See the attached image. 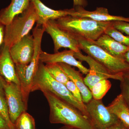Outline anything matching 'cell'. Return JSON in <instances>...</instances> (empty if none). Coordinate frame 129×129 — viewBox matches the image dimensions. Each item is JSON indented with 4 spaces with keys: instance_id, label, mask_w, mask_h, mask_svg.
<instances>
[{
    "instance_id": "cell-27",
    "label": "cell",
    "mask_w": 129,
    "mask_h": 129,
    "mask_svg": "<svg viewBox=\"0 0 129 129\" xmlns=\"http://www.w3.org/2000/svg\"><path fill=\"white\" fill-rule=\"evenodd\" d=\"M112 25L116 29L129 36V22L122 21H112Z\"/></svg>"
},
{
    "instance_id": "cell-16",
    "label": "cell",
    "mask_w": 129,
    "mask_h": 129,
    "mask_svg": "<svg viewBox=\"0 0 129 129\" xmlns=\"http://www.w3.org/2000/svg\"><path fill=\"white\" fill-rule=\"evenodd\" d=\"M62 69L67 75L70 80L72 81L80 91L84 104H86L92 99L91 92L88 86L86 85L80 72L77 71L72 66L64 63H60Z\"/></svg>"
},
{
    "instance_id": "cell-13",
    "label": "cell",
    "mask_w": 129,
    "mask_h": 129,
    "mask_svg": "<svg viewBox=\"0 0 129 129\" xmlns=\"http://www.w3.org/2000/svg\"><path fill=\"white\" fill-rule=\"evenodd\" d=\"M34 6L37 15V25L43 26L49 20H56L68 16H72L74 12V9L55 10L47 7L40 0H30Z\"/></svg>"
},
{
    "instance_id": "cell-21",
    "label": "cell",
    "mask_w": 129,
    "mask_h": 129,
    "mask_svg": "<svg viewBox=\"0 0 129 129\" xmlns=\"http://www.w3.org/2000/svg\"><path fill=\"white\" fill-rule=\"evenodd\" d=\"M112 84L108 79H104L96 83L90 89L93 99L102 100L111 88Z\"/></svg>"
},
{
    "instance_id": "cell-32",
    "label": "cell",
    "mask_w": 129,
    "mask_h": 129,
    "mask_svg": "<svg viewBox=\"0 0 129 129\" xmlns=\"http://www.w3.org/2000/svg\"><path fill=\"white\" fill-rule=\"evenodd\" d=\"M0 95L5 98V92H4V89H3V85L1 77H0Z\"/></svg>"
},
{
    "instance_id": "cell-10",
    "label": "cell",
    "mask_w": 129,
    "mask_h": 129,
    "mask_svg": "<svg viewBox=\"0 0 129 129\" xmlns=\"http://www.w3.org/2000/svg\"><path fill=\"white\" fill-rule=\"evenodd\" d=\"M42 26L45 32L50 35L53 40L54 53L58 52L62 48H68L75 52H80L78 40L60 28L55 20H49Z\"/></svg>"
},
{
    "instance_id": "cell-24",
    "label": "cell",
    "mask_w": 129,
    "mask_h": 129,
    "mask_svg": "<svg viewBox=\"0 0 129 129\" xmlns=\"http://www.w3.org/2000/svg\"><path fill=\"white\" fill-rule=\"evenodd\" d=\"M120 81V94L129 107V71L123 73V78Z\"/></svg>"
},
{
    "instance_id": "cell-26",
    "label": "cell",
    "mask_w": 129,
    "mask_h": 129,
    "mask_svg": "<svg viewBox=\"0 0 129 129\" xmlns=\"http://www.w3.org/2000/svg\"><path fill=\"white\" fill-rule=\"evenodd\" d=\"M68 89L72 93L73 95L81 104H84L83 103L82 96L79 89L71 80L68 81L65 85Z\"/></svg>"
},
{
    "instance_id": "cell-25",
    "label": "cell",
    "mask_w": 129,
    "mask_h": 129,
    "mask_svg": "<svg viewBox=\"0 0 129 129\" xmlns=\"http://www.w3.org/2000/svg\"><path fill=\"white\" fill-rule=\"evenodd\" d=\"M0 114L8 124L10 129H16L9 118V110L6 98L0 95Z\"/></svg>"
},
{
    "instance_id": "cell-12",
    "label": "cell",
    "mask_w": 129,
    "mask_h": 129,
    "mask_svg": "<svg viewBox=\"0 0 129 129\" xmlns=\"http://www.w3.org/2000/svg\"><path fill=\"white\" fill-rule=\"evenodd\" d=\"M75 52L72 50H64L54 53H49L42 51L40 56V61L43 63H64L76 67L83 74L86 75L89 69L82 64L81 61L78 60L74 56Z\"/></svg>"
},
{
    "instance_id": "cell-19",
    "label": "cell",
    "mask_w": 129,
    "mask_h": 129,
    "mask_svg": "<svg viewBox=\"0 0 129 129\" xmlns=\"http://www.w3.org/2000/svg\"><path fill=\"white\" fill-rule=\"evenodd\" d=\"M107 107L111 113L116 115L125 127L129 129V107L121 94Z\"/></svg>"
},
{
    "instance_id": "cell-31",
    "label": "cell",
    "mask_w": 129,
    "mask_h": 129,
    "mask_svg": "<svg viewBox=\"0 0 129 129\" xmlns=\"http://www.w3.org/2000/svg\"><path fill=\"white\" fill-rule=\"evenodd\" d=\"M107 129H125L123 125L121 122L112 125Z\"/></svg>"
},
{
    "instance_id": "cell-6",
    "label": "cell",
    "mask_w": 129,
    "mask_h": 129,
    "mask_svg": "<svg viewBox=\"0 0 129 129\" xmlns=\"http://www.w3.org/2000/svg\"><path fill=\"white\" fill-rule=\"evenodd\" d=\"M78 41L80 50L102 64L111 74H121L129 71V64L123 59L112 56L91 41L82 39Z\"/></svg>"
},
{
    "instance_id": "cell-15",
    "label": "cell",
    "mask_w": 129,
    "mask_h": 129,
    "mask_svg": "<svg viewBox=\"0 0 129 129\" xmlns=\"http://www.w3.org/2000/svg\"><path fill=\"white\" fill-rule=\"evenodd\" d=\"M74 8L75 11L72 16L89 18L100 22L122 21L129 22V18L111 15L105 8H97L95 10L91 11L86 10L82 7H75Z\"/></svg>"
},
{
    "instance_id": "cell-35",
    "label": "cell",
    "mask_w": 129,
    "mask_h": 129,
    "mask_svg": "<svg viewBox=\"0 0 129 129\" xmlns=\"http://www.w3.org/2000/svg\"><path fill=\"white\" fill-rule=\"evenodd\" d=\"M124 129H128V128H126V127H124Z\"/></svg>"
},
{
    "instance_id": "cell-17",
    "label": "cell",
    "mask_w": 129,
    "mask_h": 129,
    "mask_svg": "<svg viewBox=\"0 0 129 129\" xmlns=\"http://www.w3.org/2000/svg\"><path fill=\"white\" fill-rule=\"evenodd\" d=\"M91 42L112 56L123 59L125 53L129 50V47L120 44L105 33L96 40Z\"/></svg>"
},
{
    "instance_id": "cell-8",
    "label": "cell",
    "mask_w": 129,
    "mask_h": 129,
    "mask_svg": "<svg viewBox=\"0 0 129 129\" xmlns=\"http://www.w3.org/2000/svg\"><path fill=\"white\" fill-rule=\"evenodd\" d=\"M1 78L9 118L14 124L19 117L23 113L26 112L28 107L24 101L20 86L12 82H7L2 77Z\"/></svg>"
},
{
    "instance_id": "cell-29",
    "label": "cell",
    "mask_w": 129,
    "mask_h": 129,
    "mask_svg": "<svg viewBox=\"0 0 129 129\" xmlns=\"http://www.w3.org/2000/svg\"><path fill=\"white\" fill-rule=\"evenodd\" d=\"M74 7L80 6L84 8L88 5L86 0H73Z\"/></svg>"
},
{
    "instance_id": "cell-7",
    "label": "cell",
    "mask_w": 129,
    "mask_h": 129,
    "mask_svg": "<svg viewBox=\"0 0 129 129\" xmlns=\"http://www.w3.org/2000/svg\"><path fill=\"white\" fill-rule=\"evenodd\" d=\"M85 105L89 119L96 129H107L120 122L109 111L102 100L92 99Z\"/></svg>"
},
{
    "instance_id": "cell-5",
    "label": "cell",
    "mask_w": 129,
    "mask_h": 129,
    "mask_svg": "<svg viewBox=\"0 0 129 129\" xmlns=\"http://www.w3.org/2000/svg\"><path fill=\"white\" fill-rule=\"evenodd\" d=\"M38 19L34 6L30 2L27 9L14 18L9 24L5 25V45L10 48L29 34Z\"/></svg>"
},
{
    "instance_id": "cell-34",
    "label": "cell",
    "mask_w": 129,
    "mask_h": 129,
    "mask_svg": "<svg viewBox=\"0 0 129 129\" xmlns=\"http://www.w3.org/2000/svg\"><path fill=\"white\" fill-rule=\"evenodd\" d=\"M58 129H77L75 128H73V127H69V126H66V125H64L63 127L59 128Z\"/></svg>"
},
{
    "instance_id": "cell-28",
    "label": "cell",
    "mask_w": 129,
    "mask_h": 129,
    "mask_svg": "<svg viewBox=\"0 0 129 129\" xmlns=\"http://www.w3.org/2000/svg\"><path fill=\"white\" fill-rule=\"evenodd\" d=\"M5 25L0 22V52L5 45Z\"/></svg>"
},
{
    "instance_id": "cell-4",
    "label": "cell",
    "mask_w": 129,
    "mask_h": 129,
    "mask_svg": "<svg viewBox=\"0 0 129 129\" xmlns=\"http://www.w3.org/2000/svg\"><path fill=\"white\" fill-rule=\"evenodd\" d=\"M45 29L43 26L36 25L33 29L34 40V53L30 62L27 65L15 64L17 75L20 82V87L24 101L28 107L29 94L31 92L33 81L39 68L40 56L41 52V42Z\"/></svg>"
},
{
    "instance_id": "cell-2",
    "label": "cell",
    "mask_w": 129,
    "mask_h": 129,
    "mask_svg": "<svg viewBox=\"0 0 129 129\" xmlns=\"http://www.w3.org/2000/svg\"><path fill=\"white\" fill-rule=\"evenodd\" d=\"M58 26L78 40L95 41L111 24L112 22H100L87 17L68 16L55 20Z\"/></svg>"
},
{
    "instance_id": "cell-3",
    "label": "cell",
    "mask_w": 129,
    "mask_h": 129,
    "mask_svg": "<svg viewBox=\"0 0 129 129\" xmlns=\"http://www.w3.org/2000/svg\"><path fill=\"white\" fill-rule=\"evenodd\" d=\"M38 90L42 92H50L73 106L89 118L85 104L80 103L68 89L65 85L53 79L47 70L44 63L40 61L33 81L31 92Z\"/></svg>"
},
{
    "instance_id": "cell-33",
    "label": "cell",
    "mask_w": 129,
    "mask_h": 129,
    "mask_svg": "<svg viewBox=\"0 0 129 129\" xmlns=\"http://www.w3.org/2000/svg\"><path fill=\"white\" fill-rule=\"evenodd\" d=\"M123 60L129 64V50L125 53L123 56Z\"/></svg>"
},
{
    "instance_id": "cell-14",
    "label": "cell",
    "mask_w": 129,
    "mask_h": 129,
    "mask_svg": "<svg viewBox=\"0 0 129 129\" xmlns=\"http://www.w3.org/2000/svg\"><path fill=\"white\" fill-rule=\"evenodd\" d=\"M0 77L7 82L20 86L15 64L9 52V47L5 45L0 52Z\"/></svg>"
},
{
    "instance_id": "cell-9",
    "label": "cell",
    "mask_w": 129,
    "mask_h": 129,
    "mask_svg": "<svg viewBox=\"0 0 129 129\" xmlns=\"http://www.w3.org/2000/svg\"><path fill=\"white\" fill-rule=\"evenodd\" d=\"M74 56L76 59L81 61H85L89 65V72L84 78V81L90 90L96 83L103 80L113 79L120 81L122 80L123 74H111L105 67L89 56L84 55L80 52H75Z\"/></svg>"
},
{
    "instance_id": "cell-20",
    "label": "cell",
    "mask_w": 129,
    "mask_h": 129,
    "mask_svg": "<svg viewBox=\"0 0 129 129\" xmlns=\"http://www.w3.org/2000/svg\"><path fill=\"white\" fill-rule=\"evenodd\" d=\"M45 67L51 76L56 80L66 85L70 80L66 73L58 63H46Z\"/></svg>"
},
{
    "instance_id": "cell-23",
    "label": "cell",
    "mask_w": 129,
    "mask_h": 129,
    "mask_svg": "<svg viewBox=\"0 0 129 129\" xmlns=\"http://www.w3.org/2000/svg\"><path fill=\"white\" fill-rule=\"evenodd\" d=\"M104 33L120 44L129 47V36H125L116 29L112 25V24L106 29Z\"/></svg>"
},
{
    "instance_id": "cell-30",
    "label": "cell",
    "mask_w": 129,
    "mask_h": 129,
    "mask_svg": "<svg viewBox=\"0 0 129 129\" xmlns=\"http://www.w3.org/2000/svg\"><path fill=\"white\" fill-rule=\"evenodd\" d=\"M0 129H10L8 124L0 114Z\"/></svg>"
},
{
    "instance_id": "cell-1",
    "label": "cell",
    "mask_w": 129,
    "mask_h": 129,
    "mask_svg": "<svg viewBox=\"0 0 129 129\" xmlns=\"http://www.w3.org/2000/svg\"><path fill=\"white\" fill-rule=\"evenodd\" d=\"M43 94L50 107L49 121L77 129H96L89 118L71 104L47 91Z\"/></svg>"
},
{
    "instance_id": "cell-18",
    "label": "cell",
    "mask_w": 129,
    "mask_h": 129,
    "mask_svg": "<svg viewBox=\"0 0 129 129\" xmlns=\"http://www.w3.org/2000/svg\"><path fill=\"white\" fill-rule=\"evenodd\" d=\"M30 2V0H12L8 6L0 11V22L5 25L9 24L27 9Z\"/></svg>"
},
{
    "instance_id": "cell-11",
    "label": "cell",
    "mask_w": 129,
    "mask_h": 129,
    "mask_svg": "<svg viewBox=\"0 0 129 129\" xmlns=\"http://www.w3.org/2000/svg\"><path fill=\"white\" fill-rule=\"evenodd\" d=\"M34 40L29 34L9 48V52L15 64L27 65L31 61L34 53Z\"/></svg>"
},
{
    "instance_id": "cell-22",
    "label": "cell",
    "mask_w": 129,
    "mask_h": 129,
    "mask_svg": "<svg viewBox=\"0 0 129 129\" xmlns=\"http://www.w3.org/2000/svg\"><path fill=\"white\" fill-rule=\"evenodd\" d=\"M14 125L16 129H36L34 119L26 112L19 117Z\"/></svg>"
}]
</instances>
